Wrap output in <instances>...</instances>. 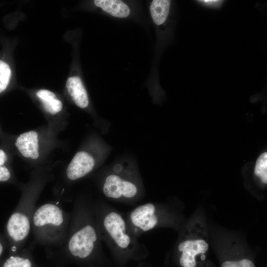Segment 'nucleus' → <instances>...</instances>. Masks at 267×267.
I'll return each instance as SVG.
<instances>
[{
    "mask_svg": "<svg viewBox=\"0 0 267 267\" xmlns=\"http://www.w3.org/2000/svg\"><path fill=\"white\" fill-rule=\"evenodd\" d=\"M7 156L4 151L0 149V182L10 180L11 174L8 169L4 165Z\"/></svg>",
    "mask_w": 267,
    "mask_h": 267,
    "instance_id": "2eb2a0df",
    "label": "nucleus"
},
{
    "mask_svg": "<svg viewBox=\"0 0 267 267\" xmlns=\"http://www.w3.org/2000/svg\"><path fill=\"white\" fill-rule=\"evenodd\" d=\"M38 142L37 133L32 131L21 134L16 140L15 145L24 157L37 159L39 156Z\"/></svg>",
    "mask_w": 267,
    "mask_h": 267,
    "instance_id": "6e6552de",
    "label": "nucleus"
},
{
    "mask_svg": "<svg viewBox=\"0 0 267 267\" xmlns=\"http://www.w3.org/2000/svg\"><path fill=\"white\" fill-rule=\"evenodd\" d=\"M37 95L41 100L44 109L50 114L54 115L62 110V102L52 91L47 89H40L37 92Z\"/></svg>",
    "mask_w": 267,
    "mask_h": 267,
    "instance_id": "f8f14e48",
    "label": "nucleus"
},
{
    "mask_svg": "<svg viewBox=\"0 0 267 267\" xmlns=\"http://www.w3.org/2000/svg\"><path fill=\"white\" fill-rule=\"evenodd\" d=\"M30 245L17 253L8 255L6 258L1 261L0 267H37L32 254L36 244L32 241Z\"/></svg>",
    "mask_w": 267,
    "mask_h": 267,
    "instance_id": "1a4fd4ad",
    "label": "nucleus"
},
{
    "mask_svg": "<svg viewBox=\"0 0 267 267\" xmlns=\"http://www.w3.org/2000/svg\"><path fill=\"white\" fill-rule=\"evenodd\" d=\"M208 247V243L202 239L182 241L178 246V251L180 252V266L181 267H195L197 265L195 257L206 253Z\"/></svg>",
    "mask_w": 267,
    "mask_h": 267,
    "instance_id": "423d86ee",
    "label": "nucleus"
},
{
    "mask_svg": "<svg viewBox=\"0 0 267 267\" xmlns=\"http://www.w3.org/2000/svg\"><path fill=\"white\" fill-rule=\"evenodd\" d=\"M66 87L69 94L77 106L84 109L89 106L88 94L80 77L72 76L68 78Z\"/></svg>",
    "mask_w": 267,
    "mask_h": 267,
    "instance_id": "9d476101",
    "label": "nucleus"
},
{
    "mask_svg": "<svg viewBox=\"0 0 267 267\" xmlns=\"http://www.w3.org/2000/svg\"><path fill=\"white\" fill-rule=\"evenodd\" d=\"M171 1L153 0L149 5V11L153 23L157 26L164 24L169 15Z\"/></svg>",
    "mask_w": 267,
    "mask_h": 267,
    "instance_id": "9b49d317",
    "label": "nucleus"
},
{
    "mask_svg": "<svg viewBox=\"0 0 267 267\" xmlns=\"http://www.w3.org/2000/svg\"><path fill=\"white\" fill-rule=\"evenodd\" d=\"M56 254L64 262L94 267L102 259V241L97 226L93 201L76 199L71 212L68 235Z\"/></svg>",
    "mask_w": 267,
    "mask_h": 267,
    "instance_id": "f257e3e1",
    "label": "nucleus"
},
{
    "mask_svg": "<svg viewBox=\"0 0 267 267\" xmlns=\"http://www.w3.org/2000/svg\"><path fill=\"white\" fill-rule=\"evenodd\" d=\"M8 251V244L4 234L0 232V263L3 254Z\"/></svg>",
    "mask_w": 267,
    "mask_h": 267,
    "instance_id": "dca6fc26",
    "label": "nucleus"
},
{
    "mask_svg": "<svg viewBox=\"0 0 267 267\" xmlns=\"http://www.w3.org/2000/svg\"><path fill=\"white\" fill-rule=\"evenodd\" d=\"M100 187L108 200L128 205H134L144 195L139 174L133 165L129 164H116L105 171Z\"/></svg>",
    "mask_w": 267,
    "mask_h": 267,
    "instance_id": "20e7f679",
    "label": "nucleus"
},
{
    "mask_svg": "<svg viewBox=\"0 0 267 267\" xmlns=\"http://www.w3.org/2000/svg\"><path fill=\"white\" fill-rule=\"evenodd\" d=\"M71 213L65 211L58 201L44 204L35 209L31 230L36 244L49 249H59L68 235Z\"/></svg>",
    "mask_w": 267,
    "mask_h": 267,
    "instance_id": "7ed1b4c3",
    "label": "nucleus"
},
{
    "mask_svg": "<svg viewBox=\"0 0 267 267\" xmlns=\"http://www.w3.org/2000/svg\"><path fill=\"white\" fill-rule=\"evenodd\" d=\"M255 173L264 183H267V154L266 152L261 154L258 158L255 168Z\"/></svg>",
    "mask_w": 267,
    "mask_h": 267,
    "instance_id": "ddd939ff",
    "label": "nucleus"
},
{
    "mask_svg": "<svg viewBox=\"0 0 267 267\" xmlns=\"http://www.w3.org/2000/svg\"><path fill=\"white\" fill-rule=\"evenodd\" d=\"M93 206L101 239L119 265L146 257V246L134 234L124 214L103 200L93 201Z\"/></svg>",
    "mask_w": 267,
    "mask_h": 267,
    "instance_id": "f03ea898",
    "label": "nucleus"
},
{
    "mask_svg": "<svg viewBox=\"0 0 267 267\" xmlns=\"http://www.w3.org/2000/svg\"><path fill=\"white\" fill-rule=\"evenodd\" d=\"M94 5L105 13L118 18L131 16L132 8L128 3L120 0H95Z\"/></svg>",
    "mask_w": 267,
    "mask_h": 267,
    "instance_id": "0eeeda50",
    "label": "nucleus"
},
{
    "mask_svg": "<svg viewBox=\"0 0 267 267\" xmlns=\"http://www.w3.org/2000/svg\"><path fill=\"white\" fill-rule=\"evenodd\" d=\"M95 165V159L92 155L85 151H79L68 165L66 176L69 181L77 180L91 173Z\"/></svg>",
    "mask_w": 267,
    "mask_h": 267,
    "instance_id": "39448f33",
    "label": "nucleus"
},
{
    "mask_svg": "<svg viewBox=\"0 0 267 267\" xmlns=\"http://www.w3.org/2000/svg\"><path fill=\"white\" fill-rule=\"evenodd\" d=\"M11 76V70L7 63L0 60V93L8 86Z\"/></svg>",
    "mask_w": 267,
    "mask_h": 267,
    "instance_id": "4468645a",
    "label": "nucleus"
},
{
    "mask_svg": "<svg viewBox=\"0 0 267 267\" xmlns=\"http://www.w3.org/2000/svg\"><path fill=\"white\" fill-rule=\"evenodd\" d=\"M198 1L205 5L210 7H218L220 6L222 2L221 0H199Z\"/></svg>",
    "mask_w": 267,
    "mask_h": 267,
    "instance_id": "f3484780",
    "label": "nucleus"
}]
</instances>
